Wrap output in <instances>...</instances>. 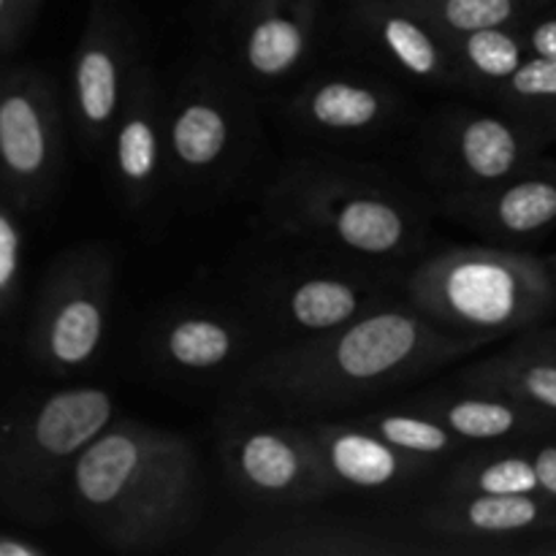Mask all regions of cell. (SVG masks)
I'll return each instance as SVG.
<instances>
[{
    "instance_id": "ffe728a7",
    "label": "cell",
    "mask_w": 556,
    "mask_h": 556,
    "mask_svg": "<svg viewBox=\"0 0 556 556\" xmlns=\"http://www.w3.org/2000/svg\"><path fill=\"white\" fill-rule=\"evenodd\" d=\"M348 30L380 65L421 87L462 92L451 38L402 0H351Z\"/></svg>"
},
{
    "instance_id": "d4e9b609",
    "label": "cell",
    "mask_w": 556,
    "mask_h": 556,
    "mask_svg": "<svg viewBox=\"0 0 556 556\" xmlns=\"http://www.w3.org/2000/svg\"><path fill=\"white\" fill-rule=\"evenodd\" d=\"M462 71V92L483 101L532 58L525 25L492 27V30L448 36Z\"/></svg>"
},
{
    "instance_id": "836d02e7",
    "label": "cell",
    "mask_w": 556,
    "mask_h": 556,
    "mask_svg": "<svg viewBox=\"0 0 556 556\" xmlns=\"http://www.w3.org/2000/svg\"><path fill=\"white\" fill-rule=\"evenodd\" d=\"M521 554H527V556H556V535L541 538V541H532L530 546L521 548Z\"/></svg>"
},
{
    "instance_id": "ba28073f",
    "label": "cell",
    "mask_w": 556,
    "mask_h": 556,
    "mask_svg": "<svg viewBox=\"0 0 556 556\" xmlns=\"http://www.w3.org/2000/svg\"><path fill=\"white\" fill-rule=\"evenodd\" d=\"M215 448L223 481L244 503L277 510L337 497L302 421L255 396L233 391L217 416Z\"/></svg>"
},
{
    "instance_id": "e0dca14e",
    "label": "cell",
    "mask_w": 556,
    "mask_h": 556,
    "mask_svg": "<svg viewBox=\"0 0 556 556\" xmlns=\"http://www.w3.org/2000/svg\"><path fill=\"white\" fill-rule=\"evenodd\" d=\"M407 521L443 554H521V541L556 535V503L535 494H432Z\"/></svg>"
},
{
    "instance_id": "e575fe53",
    "label": "cell",
    "mask_w": 556,
    "mask_h": 556,
    "mask_svg": "<svg viewBox=\"0 0 556 556\" xmlns=\"http://www.w3.org/2000/svg\"><path fill=\"white\" fill-rule=\"evenodd\" d=\"M543 261H546L548 271H552V277H554V282H556V253H548V255H543Z\"/></svg>"
},
{
    "instance_id": "5b68a950",
    "label": "cell",
    "mask_w": 556,
    "mask_h": 556,
    "mask_svg": "<svg viewBox=\"0 0 556 556\" xmlns=\"http://www.w3.org/2000/svg\"><path fill=\"white\" fill-rule=\"evenodd\" d=\"M114 418L117 400L103 386H60L11 400L0 424L5 514L27 527L65 519L76 465Z\"/></svg>"
},
{
    "instance_id": "83f0119b",
    "label": "cell",
    "mask_w": 556,
    "mask_h": 556,
    "mask_svg": "<svg viewBox=\"0 0 556 556\" xmlns=\"http://www.w3.org/2000/svg\"><path fill=\"white\" fill-rule=\"evenodd\" d=\"M25 212L0 195V313L5 324L14 320L25 280Z\"/></svg>"
},
{
    "instance_id": "5bb4252c",
    "label": "cell",
    "mask_w": 556,
    "mask_h": 556,
    "mask_svg": "<svg viewBox=\"0 0 556 556\" xmlns=\"http://www.w3.org/2000/svg\"><path fill=\"white\" fill-rule=\"evenodd\" d=\"M320 0H217L215 58L255 92L291 85L318 38Z\"/></svg>"
},
{
    "instance_id": "8fae6325",
    "label": "cell",
    "mask_w": 556,
    "mask_h": 556,
    "mask_svg": "<svg viewBox=\"0 0 556 556\" xmlns=\"http://www.w3.org/2000/svg\"><path fill=\"white\" fill-rule=\"evenodd\" d=\"M68 125L52 76L33 63L5 60L0 81V195L25 215L47 210L60 190Z\"/></svg>"
},
{
    "instance_id": "9a60e30c",
    "label": "cell",
    "mask_w": 556,
    "mask_h": 556,
    "mask_svg": "<svg viewBox=\"0 0 556 556\" xmlns=\"http://www.w3.org/2000/svg\"><path fill=\"white\" fill-rule=\"evenodd\" d=\"M144 356L157 375L172 380H226L264 353L258 329L242 304L179 302L155 315L147 329Z\"/></svg>"
},
{
    "instance_id": "9c48e42d",
    "label": "cell",
    "mask_w": 556,
    "mask_h": 556,
    "mask_svg": "<svg viewBox=\"0 0 556 556\" xmlns=\"http://www.w3.org/2000/svg\"><path fill=\"white\" fill-rule=\"evenodd\" d=\"M117 258L103 242L54 255L33 299L25 351L47 378H74L96 367L112 329Z\"/></svg>"
},
{
    "instance_id": "6da1fadb",
    "label": "cell",
    "mask_w": 556,
    "mask_h": 556,
    "mask_svg": "<svg viewBox=\"0 0 556 556\" xmlns=\"http://www.w3.org/2000/svg\"><path fill=\"white\" fill-rule=\"evenodd\" d=\"M478 348L434 326L402 293L340 329L264 351L233 391L291 418L345 416L432 378Z\"/></svg>"
},
{
    "instance_id": "3957f363",
    "label": "cell",
    "mask_w": 556,
    "mask_h": 556,
    "mask_svg": "<svg viewBox=\"0 0 556 556\" xmlns=\"http://www.w3.org/2000/svg\"><path fill=\"white\" fill-rule=\"evenodd\" d=\"M434 215L438 199L380 163L345 155L291 157L264 193L277 237L400 271L429 253Z\"/></svg>"
},
{
    "instance_id": "8992f818",
    "label": "cell",
    "mask_w": 556,
    "mask_h": 556,
    "mask_svg": "<svg viewBox=\"0 0 556 556\" xmlns=\"http://www.w3.org/2000/svg\"><path fill=\"white\" fill-rule=\"evenodd\" d=\"M296 244V253L258 266L239 293V304L258 329L264 351L340 329L405 293L402 282L407 271Z\"/></svg>"
},
{
    "instance_id": "7c38bea8",
    "label": "cell",
    "mask_w": 556,
    "mask_h": 556,
    "mask_svg": "<svg viewBox=\"0 0 556 556\" xmlns=\"http://www.w3.org/2000/svg\"><path fill=\"white\" fill-rule=\"evenodd\" d=\"M141 60L139 33L119 0H90L68 74V123L85 155L106 152Z\"/></svg>"
},
{
    "instance_id": "f1b7e54d",
    "label": "cell",
    "mask_w": 556,
    "mask_h": 556,
    "mask_svg": "<svg viewBox=\"0 0 556 556\" xmlns=\"http://www.w3.org/2000/svg\"><path fill=\"white\" fill-rule=\"evenodd\" d=\"M41 9V0H0V58L14 60L30 38Z\"/></svg>"
},
{
    "instance_id": "44dd1931",
    "label": "cell",
    "mask_w": 556,
    "mask_h": 556,
    "mask_svg": "<svg viewBox=\"0 0 556 556\" xmlns=\"http://www.w3.org/2000/svg\"><path fill=\"white\" fill-rule=\"evenodd\" d=\"M438 215L489 244L525 248L556 228V161L538 157L514 177L438 199Z\"/></svg>"
},
{
    "instance_id": "d6a6232c",
    "label": "cell",
    "mask_w": 556,
    "mask_h": 556,
    "mask_svg": "<svg viewBox=\"0 0 556 556\" xmlns=\"http://www.w3.org/2000/svg\"><path fill=\"white\" fill-rule=\"evenodd\" d=\"M0 556H49V548L33 538H20L5 532L0 538Z\"/></svg>"
},
{
    "instance_id": "4dcf8cb0",
    "label": "cell",
    "mask_w": 556,
    "mask_h": 556,
    "mask_svg": "<svg viewBox=\"0 0 556 556\" xmlns=\"http://www.w3.org/2000/svg\"><path fill=\"white\" fill-rule=\"evenodd\" d=\"M530 451H532V462H535L541 497L556 503V438L532 440Z\"/></svg>"
},
{
    "instance_id": "f546056e",
    "label": "cell",
    "mask_w": 556,
    "mask_h": 556,
    "mask_svg": "<svg viewBox=\"0 0 556 556\" xmlns=\"http://www.w3.org/2000/svg\"><path fill=\"white\" fill-rule=\"evenodd\" d=\"M527 41L535 58L556 60V5H546L532 20L525 22Z\"/></svg>"
},
{
    "instance_id": "2e32d148",
    "label": "cell",
    "mask_w": 556,
    "mask_h": 556,
    "mask_svg": "<svg viewBox=\"0 0 556 556\" xmlns=\"http://www.w3.org/2000/svg\"><path fill=\"white\" fill-rule=\"evenodd\" d=\"M337 497L372 503H421L438 492L451 467L407 454L348 416L299 418Z\"/></svg>"
},
{
    "instance_id": "1f68e13d",
    "label": "cell",
    "mask_w": 556,
    "mask_h": 556,
    "mask_svg": "<svg viewBox=\"0 0 556 556\" xmlns=\"http://www.w3.org/2000/svg\"><path fill=\"white\" fill-rule=\"evenodd\" d=\"M514 340L519 342L521 348H527V351L541 353V356H546V358H552V362H556V326H548V324L535 326V329L516 334Z\"/></svg>"
},
{
    "instance_id": "ac0fdd59",
    "label": "cell",
    "mask_w": 556,
    "mask_h": 556,
    "mask_svg": "<svg viewBox=\"0 0 556 556\" xmlns=\"http://www.w3.org/2000/svg\"><path fill=\"white\" fill-rule=\"evenodd\" d=\"M405 117V92L367 71H320L299 81L286 101L288 125L329 144L378 141L394 134Z\"/></svg>"
},
{
    "instance_id": "4316f807",
    "label": "cell",
    "mask_w": 556,
    "mask_h": 556,
    "mask_svg": "<svg viewBox=\"0 0 556 556\" xmlns=\"http://www.w3.org/2000/svg\"><path fill=\"white\" fill-rule=\"evenodd\" d=\"M445 36L525 25L554 0H402Z\"/></svg>"
},
{
    "instance_id": "484cf974",
    "label": "cell",
    "mask_w": 556,
    "mask_h": 556,
    "mask_svg": "<svg viewBox=\"0 0 556 556\" xmlns=\"http://www.w3.org/2000/svg\"><path fill=\"white\" fill-rule=\"evenodd\" d=\"M497 112L527 125L546 144L556 141V60L532 54L519 74L483 98Z\"/></svg>"
},
{
    "instance_id": "52a82bcc",
    "label": "cell",
    "mask_w": 556,
    "mask_h": 556,
    "mask_svg": "<svg viewBox=\"0 0 556 556\" xmlns=\"http://www.w3.org/2000/svg\"><path fill=\"white\" fill-rule=\"evenodd\" d=\"M258 92L220 58L195 60L166 96L168 179L188 199L237 182L258 147Z\"/></svg>"
},
{
    "instance_id": "4fadbf2b",
    "label": "cell",
    "mask_w": 556,
    "mask_h": 556,
    "mask_svg": "<svg viewBox=\"0 0 556 556\" xmlns=\"http://www.w3.org/2000/svg\"><path fill=\"white\" fill-rule=\"evenodd\" d=\"M315 505L277 508L233 530L215 554L223 556H438L443 548L416 532L410 521L313 510Z\"/></svg>"
},
{
    "instance_id": "7402d4cb",
    "label": "cell",
    "mask_w": 556,
    "mask_h": 556,
    "mask_svg": "<svg viewBox=\"0 0 556 556\" xmlns=\"http://www.w3.org/2000/svg\"><path fill=\"white\" fill-rule=\"evenodd\" d=\"M402 400L443 421L451 432L472 445L556 438L554 413H543L500 391L465 386L454 378Z\"/></svg>"
},
{
    "instance_id": "d6986e66",
    "label": "cell",
    "mask_w": 556,
    "mask_h": 556,
    "mask_svg": "<svg viewBox=\"0 0 556 556\" xmlns=\"http://www.w3.org/2000/svg\"><path fill=\"white\" fill-rule=\"evenodd\" d=\"M109 179L114 195L128 212H147L168 179L166 161V92L150 60H141L134 85L109 134Z\"/></svg>"
},
{
    "instance_id": "d590c367",
    "label": "cell",
    "mask_w": 556,
    "mask_h": 556,
    "mask_svg": "<svg viewBox=\"0 0 556 556\" xmlns=\"http://www.w3.org/2000/svg\"><path fill=\"white\" fill-rule=\"evenodd\" d=\"M41 3H47V0H41Z\"/></svg>"
},
{
    "instance_id": "277c9868",
    "label": "cell",
    "mask_w": 556,
    "mask_h": 556,
    "mask_svg": "<svg viewBox=\"0 0 556 556\" xmlns=\"http://www.w3.org/2000/svg\"><path fill=\"white\" fill-rule=\"evenodd\" d=\"M402 291L434 326L481 348L548 324L556 313V282L543 255L505 244L429 250Z\"/></svg>"
},
{
    "instance_id": "7a4b0ae2",
    "label": "cell",
    "mask_w": 556,
    "mask_h": 556,
    "mask_svg": "<svg viewBox=\"0 0 556 556\" xmlns=\"http://www.w3.org/2000/svg\"><path fill=\"white\" fill-rule=\"evenodd\" d=\"M206 514V476L185 434L114 418L74 470L68 519L117 554L172 548Z\"/></svg>"
},
{
    "instance_id": "30bf717a",
    "label": "cell",
    "mask_w": 556,
    "mask_h": 556,
    "mask_svg": "<svg viewBox=\"0 0 556 556\" xmlns=\"http://www.w3.org/2000/svg\"><path fill=\"white\" fill-rule=\"evenodd\" d=\"M546 141L494 106L456 103L434 112L418 134V168L434 199L492 188L535 163Z\"/></svg>"
},
{
    "instance_id": "603a6c76",
    "label": "cell",
    "mask_w": 556,
    "mask_h": 556,
    "mask_svg": "<svg viewBox=\"0 0 556 556\" xmlns=\"http://www.w3.org/2000/svg\"><path fill=\"white\" fill-rule=\"evenodd\" d=\"M345 416L351 421L362 424L369 432L394 443L396 448L424 456V459H434L445 467H454L456 462L465 459L476 448L472 443L462 440L459 434L451 432L443 421L407 405L405 400L378 402V405L362 407V410L345 413Z\"/></svg>"
},
{
    "instance_id": "cb8c5ba5",
    "label": "cell",
    "mask_w": 556,
    "mask_h": 556,
    "mask_svg": "<svg viewBox=\"0 0 556 556\" xmlns=\"http://www.w3.org/2000/svg\"><path fill=\"white\" fill-rule=\"evenodd\" d=\"M454 380L476 389L500 391L556 416V362L527 351L516 340L508 342L505 351L467 364L454 375Z\"/></svg>"
}]
</instances>
